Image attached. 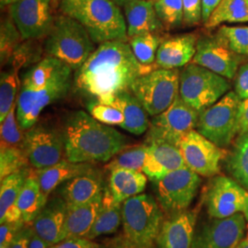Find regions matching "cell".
Here are the masks:
<instances>
[{"mask_svg": "<svg viewBox=\"0 0 248 248\" xmlns=\"http://www.w3.org/2000/svg\"><path fill=\"white\" fill-rule=\"evenodd\" d=\"M202 21V0H183V23L195 26Z\"/></svg>", "mask_w": 248, "mask_h": 248, "instance_id": "obj_43", "label": "cell"}, {"mask_svg": "<svg viewBox=\"0 0 248 248\" xmlns=\"http://www.w3.org/2000/svg\"><path fill=\"white\" fill-rule=\"evenodd\" d=\"M34 231L32 227L24 225L16 234L9 248H29L30 242Z\"/></svg>", "mask_w": 248, "mask_h": 248, "instance_id": "obj_47", "label": "cell"}, {"mask_svg": "<svg viewBox=\"0 0 248 248\" xmlns=\"http://www.w3.org/2000/svg\"><path fill=\"white\" fill-rule=\"evenodd\" d=\"M30 162L26 153L19 146L1 145L0 149V178L1 180L9 175L29 168Z\"/></svg>", "mask_w": 248, "mask_h": 248, "instance_id": "obj_38", "label": "cell"}, {"mask_svg": "<svg viewBox=\"0 0 248 248\" xmlns=\"http://www.w3.org/2000/svg\"><path fill=\"white\" fill-rule=\"evenodd\" d=\"M197 213L183 211L170 214L164 220L155 244L158 248H191L195 236Z\"/></svg>", "mask_w": 248, "mask_h": 248, "instance_id": "obj_18", "label": "cell"}, {"mask_svg": "<svg viewBox=\"0 0 248 248\" xmlns=\"http://www.w3.org/2000/svg\"><path fill=\"white\" fill-rule=\"evenodd\" d=\"M94 44L85 27L62 14L54 18L53 28L45 38L44 49L47 56L62 61L76 72L95 51Z\"/></svg>", "mask_w": 248, "mask_h": 248, "instance_id": "obj_5", "label": "cell"}, {"mask_svg": "<svg viewBox=\"0 0 248 248\" xmlns=\"http://www.w3.org/2000/svg\"><path fill=\"white\" fill-rule=\"evenodd\" d=\"M234 89V92L240 99L243 100L248 98V62L243 64L238 69Z\"/></svg>", "mask_w": 248, "mask_h": 248, "instance_id": "obj_45", "label": "cell"}, {"mask_svg": "<svg viewBox=\"0 0 248 248\" xmlns=\"http://www.w3.org/2000/svg\"><path fill=\"white\" fill-rule=\"evenodd\" d=\"M89 114L98 122L107 125H121L124 124V116L120 109L111 105L99 102L98 100L91 101L88 105Z\"/></svg>", "mask_w": 248, "mask_h": 248, "instance_id": "obj_42", "label": "cell"}, {"mask_svg": "<svg viewBox=\"0 0 248 248\" xmlns=\"http://www.w3.org/2000/svg\"><path fill=\"white\" fill-rule=\"evenodd\" d=\"M179 77L177 68H157L135 80L131 92L148 115H158L174 102L179 94Z\"/></svg>", "mask_w": 248, "mask_h": 248, "instance_id": "obj_8", "label": "cell"}, {"mask_svg": "<svg viewBox=\"0 0 248 248\" xmlns=\"http://www.w3.org/2000/svg\"><path fill=\"white\" fill-rule=\"evenodd\" d=\"M26 223L21 221L18 222H4L0 226V248H9L18 231Z\"/></svg>", "mask_w": 248, "mask_h": 248, "instance_id": "obj_44", "label": "cell"}, {"mask_svg": "<svg viewBox=\"0 0 248 248\" xmlns=\"http://www.w3.org/2000/svg\"><path fill=\"white\" fill-rule=\"evenodd\" d=\"M204 204L213 219H224L243 213L248 222V191L235 179L213 177L204 191Z\"/></svg>", "mask_w": 248, "mask_h": 248, "instance_id": "obj_12", "label": "cell"}, {"mask_svg": "<svg viewBox=\"0 0 248 248\" xmlns=\"http://www.w3.org/2000/svg\"><path fill=\"white\" fill-rule=\"evenodd\" d=\"M147 147L148 145L144 143L124 148L114 155L112 159L109 160L106 165L107 170L112 171L114 169H125L142 172L147 155Z\"/></svg>", "mask_w": 248, "mask_h": 248, "instance_id": "obj_34", "label": "cell"}, {"mask_svg": "<svg viewBox=\"0 0 248 248\" xmlns=\"http://www.w3.org/2000/svg\"><path fill=\"white\" fill-rule=\"evenodd\" d=\"M43 47L40 40H24L12 54L9 63L10 67L18 72L21 68L34 65L42 60Z\"/></svg>", "mask_w": 248, "mask_h": 248, "instance_id": "obj_37", "label": "cell"}, {"mask_svg": "<svg viewBox=\"0 0 248 248\" xmlns=\"http://www.w3.org/2000/svg\"><path fill=\"white\" fill-rule=\"evenodd\" d=\"M110 248H155L154 245H140L127 239L124 234L111 241Z\"/></svg>", "mask_w": 248, "mask_h": 248, "instance_id": "obj_49", "label": "cell"}, {"mask_svg": "<svg viewBox=\"0 0 248 248\" xmlns=\"http://www.w3.org/2000/svg\"><path fill=\"white\" fill-rule=\"evenodd\" d=\"M103 192L87 203L67 205L64 239L87 236L98 217L102 204Z\"/></svg>", "mask_w": 248, "mask_h": 248, "instance_id": "obj_26", "label": "cell"}, {"mask_svg": "<svg viewBox=\"0 0 248 248\" xmlns=\"http://www.w3.org/2000/svg\"><path fill=\"white\" fill-rule=\"evenodd\" d=\"M235 248H248V235L241 240Z\"/></svg>", "mask_w": 248, "mask_h": 248, "instance_id": "obj_53", "label": "cell"}, {"mask_svg": "<svg viewBox=\"0 0 248 248\" xmlns=\"http://www.w3.org/2000/svg\"><path fill=\"white\" fill-rule=\"evenodd\" d=\"M53 0H18L9 6V14L23 40L46 38L53 28Z\"/></svg>", "mask_w": 248, "mask_h": 248, "instance_id": "obj_15", "label": "cell"}, {"mask_svg": "<svg viewBox=\"0 0 248 248\" xmlns=\"http://www.w3.org/2000/svg\"><path fill=\"white\" fill-rule=\"evenodd\" d=\"M137 60L127 42L110 41L99 45L74 76L75 85L97 100L131 91L134 81L155 69Z\"/></svg>", "mask_w": 248, "mask_h": 248, "instance_id": "obj_1", "label": "cell"}, {"mask_svg": "<svg viewBox=\"0 0 248 248\" xmlns=\"http://www.w3.org/2000/svg\"><path fill=\"white\" fill-rule=\"evenodd\" d=\"M156 15L167 28H176L183 22V0H155Z\"/></svg>", "mask_w": 248, "mask_h": 248, "instance_id": "obj_39", "label": "cell"}, {"mask_svg": "<svg viewBox=\"0 0 248 248\" xmlns=\"http://www.w3.org/2000/svg\"><path fill=\"white\" fill-rule=\"evenodd\" d=\"M33 170L21 169L1 180L0 186V222L23 221L18 208V200L28 177Z\"/></svg>", "mask_w": 248, "mask_h": 248, "instance_id": "obj_25", "label": "cell"}, {"mask_svg": "<svg viewBox=\"0 0 248 248\" xmlns=\"http://www.w3.org/2000/svg\"><path fill=\"white\" fill-rule=\"evenodd\" d=\"M23 41L11 15L2 18L0 28V60L2 66L9 63L14 51Z\"/></svg>", "mask_w": 248, "mask_h": 248, "instance_id": "obj_36", "label": "cell"}, {"mask_svg": "<svg viewBox=\"0 0 248 248\" xmlns=\"http://www.w3.org/2000/svg\"><path fill=\"white\" fill-rule=\"evenodd\" d=\"M195 34H181L163 39L156 53L155 64L158 68L175 69L190 62L197 50Z\"/></svg>", "mask_w": 248, "mask_h": 248, "instance_id": "obj_22", "label": "cell"}, {"mask_svg": "<svg viewBox=\"0 0 248 248\" xmlns=\"http://www.w3.org/2000/svg\"><path fill=\"white\" fill-rule=\"evenodd\" d=\"M147 185V177L142 171L118 169L110 171L108 189L117 202L123 203L126 200L142 194Z\"/></svg>", "mask_w": 248, "mask_h": 248, "instance_id": "obj_28", "label": "cell"}, {"mask_svg": "<svg viewBox=\"0 0 248 248\" xmlns=\"http://www.w3.org/2000/svg\"><path fill=\"white\" fill-rule=\"evenodd\" d=\"M123 222V204L117 202L111 195L108 186L103 192L101 208L98 217L86 238L94 240L102 235L114 233Z\"/></svg>", "mask_w": 248, "mask_h": 248, "instance_id": "obj_29", "label": "cell"}, {"mask_svg": "<svg viewBox=\"0 0 248 248\" xmlns=\"http://www.w3.org/2000/svg\"><path fill=\"white\" fill-rule=\"evenodd\" d=\"M101 248V247H100V246H99V247H98V248Z\"/></svg>", "mask_w": 248, "mask_h": 248, "instance_id": "obj_55", "label": "cell"}, {"mask_svg": "<svg viewBox=\"0 0 248 248\" xmlns=\"http://www.w3.org/2000/svg\"><path fill=\"white\" fill-rule=\"evenodd\" d=\"M162 38L156 32L143 33L129 39V45L137 60L143 65H152L155 62Z\"/></svg>", "mask_w": 248, "mask_h": 248, "instance_id": "obj_33", "label": "cell"}, {"mask_svg": "<svg viewBox=\"0 0 248 248\" xmlns=\"http://www.w3.org/2000/svg\"><path fill=\"white\" fill-rule=\"evenodd\" d=\"M22 148L32 168L43 169L54 166L65 156L62 130L36 124L24 133Z\"/></svg>", "mask_w": 248, "mask_h": 248, "instance_id": "obj_13", "label": "cell"}, {"mask_svg": "<svg viewBox=\"0 0 248 248\" xmlns=\"http://www.w3.org/2000/svg\"><path fill=\"white\" fill-rule=\"evenodd\" d=\"M62 133L65 158L73 163H105L127 147L124 134L83 110L67 116Z\"/></svg>", "mask_w": 248, "mask_h": 248, "instance_id": "obj_3", "label": "cell"}, {"mask_svg": "<svg viewBox=\"0 0 248 248\" xmlns=\"http://www.w3.org/2000/svg\"><path fill=\"white\" fill-rule=\"evenodd\" d=\"M200 112L187 105L179 94L162 113L154 116L148 128L146 142H169L178 146L182 137L197 127Z\"/></svg>", "mask_w": 248, "mask_h": 248, "instance_id": "obj_11", "label": "cell"}, {"mask_svg": "<svg viewBox=\"0 0 248 248\" xmlns=\"http://www.w3.org/2000/svg\"><path fill=\"white\" fill-rule=\"evenodd\" d=\"M242 99L230 91L200 113L197 131L216 145L224 148L237 135V119Z\"/></svg>", "mask_w": 248, "mask_h": 248, "instance_id": "obj_9", "label": "cell"}, {"mask_svg": "<svg viewBox=\"0 0 248 248\" xmlns=\"http://www.w3.org/2000/svg\"><path fill=\"white\" fill-rule=\"evenodd\" d=\"M67 203L62 197H54L47 202L42 212L31 223L37 235L45 240L49 247L64 240V225Z\"/></svg>", "mask_w": 248, "mask_h": 248, "instance_id": "obj_20", "label": "cell"}, {"mask_svg": "<svg viewBox=\"0 0 248 248\" xmlns=\"http://www.w3.org/2000/svg\"><path fill=\"white\" fill-rule=\"evenodd\" d=\"M246 221L243 213L224 219H213L198 232L191 248H235L244 238Z\"/></svg>", "mask_w": 248, "mask_h": 248, "instance_id": "obj_16", "label": "cell"}, {"mask_svg": "<svg viewBox=\"0 0 248 248\" xmlns=\"http://www.w3.org/2000/svg\"><path fill=\"white\" fill-rule=\"evenodd\" d=\"M48 197L43 192L34 171L28 177L18 200V208L26 224H31L42 212Z\"/></svg>", "mask_w": 248, "mask_h": 248, "instance_id": "obj_30", "label": "cell"}, {"mask_svg": "<svg viewBox=\"0 0 248 248\" xmlns=\"http://www.w3.org/2000/svg\"><path fill=\"white\" fill-rule=\"evenodd\" d=\"M115 3L116 5H118L120 8H124V6L130 2V1H133V0H111Z\"/></svg>", "mask_w": 248, "mask_h": 248, "instance_id": "obj_54", "label": "cell"}, {"mask_svg": "<svg viewBox=\"0 0 248 248\" xmlns=\"http://www.w3.org/2000/svg\"><path fill=\"white\" fill-rule=\"evenodd\" d=\"M73 70L62 61L46 56L24 74L17 98V118L27 131L47 107L64 98L71 88Z\"/></svg>", "mask_w": 248, "mask_h": 248, "instance_id": "obj_2", "label": "cell"}, {"mask_svg": "<svg viewBox=\"0 0 248 248\" xmlns=\"http://www.w3.org/2000/svg\"><path fill=\"white\" fill-rule=\"evenodd\" d=\"M17 118V102L13 105L8 116L1 123V145L22 147L24 134Z\"/></svg>", "mask_w": 248, "mask_h": 248, "instance_id": "obj_40", "label": "cell"}, {"mask_svg": "<svg viewBox=\"0 0 248 248\" xmlns=\"http://www.w3.org/2000/svg\"><path fill=\"white\" fill-rule=\"evenodd\" d=\"M99 245L86 237H71L62 240V242L48 248H96Z\"/></svg>", "mask_w": 248, "mask_h": 248, "instance_id": "obj_46", "label": "cell"}, {"mask_svg": "<svg viewBox=\"0 0 248 248\" xmlns=\"http://www.w3.org/2000/svg\"><path fill=\"white\" fill-rule=\"evenodd\" d=\"M229 81L196 63H187L180 72L179 96L200 113L226 95Z\"/></svg>", "mask_w": 248, "mask_h": 248, "instance_id": "obj_6", "label": "cell"}, {"mask_svg": "<svg viewBox=\"0 0 248 248\" xmlns=\"http://www.w3.org/2000/svg\"><path fill=\"white\" fill-rule=\"evenodd\" d=\"M18 72L10 68L1 73L0 78V123L8 116L13 105L17 102V93L20 88Z\"/></svg>", "mask_w": 248, "mask_h": 248, "instance_id": "obj_35", "label": "cell"}, {"mask_svg": "<svg viewBox=\"0 0 248 248\" xmlns=\"http://www.w3.org/2000/svg\"><path fill=\"white\" fill-rule=\"evenodd\" d=\"M107 186L103 173L94 167L88 172L59 186V193L67 205L87 203L99 195Z\"/></svg>", "mask_w": 248, "mask_h": 248, "instance_id": "obj_21", "label": "cell"}, {"mask_svg": "<svg viewBox=\"0 0 248 248\" xmlns=\"http://www.w3.org/2000/svg\"><path fill=\"white\" fill-rule=\"evenodd\" d=\"M145 143L148 147L142 172L153 182L163 178L172 171L186 167L177 145L161 141Z\"/></svg>", "mask_w": 248, "mask_h": 248, "instance_id": "obj_19", "label": "cell"}, {"mask_svg": "<svg viewBox=\"0 0 248 248\" xmlns=\"http://www.w3.org/2000/svg\"><path fill=\"white\" fill-rule=\"evenodd\" d=\"M218 35L226 42L232 51L248 56V27L222 26Z\"/></svg>", "mask_w": 248, "mask_h": 248, "instance_id": "obj_41", "label": "cell"}, {"mask_svg": "<svg viewBox=\"0 0 248 248\" xmlns=\"http://www.w3.org/2000/svg\"><path fill=\"white\" fill-rule=\"evenodd\" d=\"M163 213L156 200L142 193L123 202L124 235L140 245H154L163 222Z\"/></svg>", "mask_w": 248, "mask_h": 248, "instance_id": "obj_7", "label": "cell"}, {"mask_svg": "<svg viewBox=\"0 0 248 248\" xmlns=\"http://www.w3.org/2000/svg\"><path fill=\"white\" fill-rule=\"evenodd\" d=\"M93 163H73L62 159L50 168L34 170L40 186L45 195H50L54 189L70 180L93 169Z\"/></svg>", "mask_w": 248, "mask_h": 248, "instance_id": "obj_27", "label": "cell"}, {"mask_svg": "<svg viewBox=\"0 0 248 248\" xmlns=\"http://www.w3.org/2000/svg\"><path fill=\"white\" fill-rule=\"evenodd\" d=\"M224 22H248V0H222L205 23V27L212 29Z\"/></svg>", "mask_w": 248, "mask_h": 248, "instance_id": "obj_31", "label": "cell"}, {"mask_svg": "<svg viewBox=\"0 0 248 248\" xmlns=\"http://www.w3.org/2000/svg\"><path fill=\"white\" fill-rule=\"evenodd\" d=\"M49 246L46 244L45 240L42 239L35 232H33L31 239L29 245V248H48Z\"/></svg>", "mask_w": 248, "mask_h": 248, "instance_id": "obj_51", "label": "cell"}, {"mask_svg": "<svg viewBox=\"0 0 248 248\" xmlns=\"http://www.w3.org/2000/svg\"><path fill=\"white\" fill-rule=\"evenodd\" d=\"M248 131V98L243 99L240 104L237 119V135L240 136Z\"/></svg>", "mask_w": 248, "mask_h": 248, "instance_id": "obj_48", "label": "cell"}, {"mask_svg": "<svg viewBox=\"0 0 248 248\" xmlns=\"http://www.w3.org/2000/svg\"><path fill=\"white\" fill-rule=\"evenodd\" d=\"M98 101L115 107L122 111L124 122L121 128L125 131L135 135H141L148 130L150 124L148 113L131 91H124Z\"/></svg>", "mask_w": 248, "mask_h": 248, "instance_id": "obj_24", "label": "cell"}, {"mask_svg": "<svg viewBox=\"0 0 248 248\" xmlns=\"http://www.w3.org/2000/svg\"><path fill=\"white\" fill-rule=\"evenodd\" d=\"M222 0H202V22L204 24L213 14V11L220 5Z\"/></svg>", "mask_w": 248, "mask_h": 248, "instance_id": "obj_50", "label": "cell"}, {"mask_svg": "<svg viewBox=\"0 0 248 248\" xmlns=\"http://www.w3.org/2000/svg\"><path fill=\"white\" fill-rule=\"evenodd\" d=\"M129 39L143 33L156 32L163 29L155 9V0H133L124 7Z\"/></svg>", "mask_w": 248, "mask_h": 248, "instance_id": "obj_23", "label": "cell"}, {"mask_svg": "<svg viewBox=\"0 0 248 248\" xmlns=\"http://www.w3.org/2000/svg\"><path fill=\"white\" fill-rule=\"evenodd\" d=\"M60 10L85 27L95 44L129 41L126 19L111 0H61Z\"/></svg>", "mask_w": 248, "mask_h": 248, "instance_id": "obj_4", "label": "cell"}, {"mask_svg": "<svg viewBox=\"0 0 248 248\" xmlns=\"http://www.w3.org/2000/svg\"><path fill=\"white\" fill-rule=\"evenodd\" d=\"M18 0H0V5H1V9L6 8L8 6H10L12 4H14L15 2H17Z\"/></svg>", "mask_w": 248, "mask_h": 248, "instance_id": "obj_52", "label": "cell"}, {"mask_svg": "<svg viewBox=\"0 0 248 248\" xmlns=\"http://www.w3.org/2000/svg\"><path fill=\"white\" fill-rule=\"evenodd\" d=\"M227 169L232 177L248 189V131L240 135L227 158Z\"/></svg>", "mask_w": 248, "mask_h": 248, "instance_id": "obj_32", "label": "cell"}, {"mask_svg": "<svg viewBox=\"0 0 248 248\" xmlns=\"http://www.w3.org/2000/svg\"><path fill=\"white\" fill-rule=\"evenodd\" d=\"M232 51L222 37L202 38L197 43L192 62L232 79L238 71L239 57Z\"/></svg>", "mask_w": 248, "mask_h": 248, "instance_id": "obj_17", "label": "cell"}, {"mask_svg": "<svg viewBox=\"0 0 248 248\" xmlns=\"http://www.w3.org/2000/svg\"><path fill=\"white\" fill-rule=\"evenodd\" d=\"M201 184L200 175L187 167L154 181L156 200L161 209L169 215L186 211L195 199Z\"/></svg>", "mask_w": 248, "mask_h": 248, "instance_id": "obj_10", "label": "cell"}, {"mask_svg": "<svg viewBox=\"0 0 248 248\" xmlns=\"http://www.w3.org/2000/svg\"><path fill=\"white\" fill-rule=\"evenodd\" d=\"M178 148L186 167L202 177H214L219 174L221 163L227 156L226 151L195 130L182 137Z\"/></svg>", "mask_w": 248, "mask_h": 248, "instance_id": "obj_14", "label": "cell"}]
</instances>
